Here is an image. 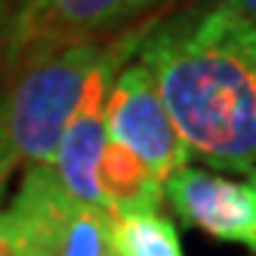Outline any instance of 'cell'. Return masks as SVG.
Returning a JSON list of instances; mask_svg holds the SVG:
<instances>
[{
  "label": "cell",
  "instance_id": "cell-1",
  "mask_svg": "<svg viewBox=\"0 0 256 256\" xmlns=\"http://www.w3.org/2000/svg\"><path fill=\"white\" fill-rule=\"evenodd\" d=\"M188 158L256 167V22L213 6L152 22L136 50Z\"/></svg>",
  "mask_w": 256,
  "mask_h": 256
},
{
  "label": "cell",
  "instance_id": "cell-2",
  "mask_svg": "<svg viewBox=\"0 0 256 256\" xmlns=\"http://www.w3.org/2000/svg\"><path fill=\"white\" fill-rule=\"evenodd\" d=\"M0 256H118L112 213L74 198L50 164H28L0 207Z\"/></svg>",
  "mask_w": 256,
  "mask_h": 256
},
{
  "label": "cell",
  "instance_id": "cell-3",
  "mask_svg": "<svg viewBox=\"0 0 256 256\" xmlns=\"http://www.w3.org/2000/svg\"><path fill=\"white\" fill-rule=\"evenodd\" d=\"M112 38L84 40L31 62L19 71L10 99L0 105L6 142L16 164H50L93 71Z\"/></svg>",
  "mask_w": 256,
  "mask_h": 256
},
{
  "label": "cell",
  "instance_id": "cell-4",
  "mask_svg": "<svg viewBox=\"0 0 256 256\" xmlns=\"http://www.w3.org/2000/svg\"><path fill=\"white\" fill-rule=\"evenodd\" d=\"M158 0H4L0 6V59L22 71L50 52L130 28Z\"/></svg>",
  "mask_w": 256,
  "mask_h": 256
},
{
  "label": "cell",
  "instance_id": "cell-5",
  "mask_svg": "<svg viewBox=\"0 0 256 256\" xmlns=\"http://www.w3.org/2000/svg\"><path fill=\"white\" fill-rule=\"evenodd\" d=\"M105 130L108 139L133 152L160 182L188 160L148 68L139 59L124 65L112 80L105 99Z\"/></svg>",
  "mask_w": 256,
  "mask_h": 256
},
{
  "label": "cell",
  "instance_id": "cell-6",
  "mask_svg": "<svg viewBox=\"0 0 256 256\" xmlns=\"http://www.w3.org/2000/svg\"><path fill=\"white\" fill-rule=\"evenodd\" d=\"M164 198L182 222L256 253V167L232 179L186 164L164 182Z\"/></svg>",
  "mask_w": 256,
  "mask_h": 256
},
{
  "label": "cell",
  "instance_id": "cell-7",
  "mask_svg": "<svg viewBox=\"0 0 256 256\" xmlns=\"http://www.w3.org/2000/svg\"><path fill=\"white\" fill-rule=\"evenodd\" d=\"M96 186L102 194V207L120 213V210H154L164 200V182L145 167V164L126 152L124 145L105 139L99 167H96Z\"/></svg>",
  "mask_w": 256,
  "mask_h": 256
},
{
  "label": "cell",
  "instance_id": "cell-8",
  "mask_svg": "<svg viewBox=\"0 0 256 256\" xmlns=\"http://www.w3.org/2000/svg\"><path fill=\"white\" fill-rule=\"evenodd\" d=\"M112 241L118 256H186L176 226L160 207L112 213Z\"/></svg>",
  "mask_w": 256,
  "mask_h": 256
},
{
  "label": "cell",
  "instance_id": "cell-9",
  "mask_svg": "<svg viewBox=\"0 0 256 256\" xmlns=\"http://www.w3.org/2000/svg\"><path fill=\"white\" fill-rule=\"evenodd\" d=\"M12 167H16V158H12V148H10V142H6L4 124H0V186L6 182V176L12 173Z\"/></svg>",
  "mask_w": 256,
  "mask_h": 256
},
{
  "label": "cell",
  "instance_id": "cell-10",
  "mask_svg": "<svg viewBox=\"0 0 256 256\" xmlns=\"http://www.w3.org/2000/svg\"><path fill=\"white\" fill-rule=\"evenodd\" d=\"M226 6L234 10L238 16H244V19L256 22V0H226Z\"/></svg>",
  "mask_w": 256,
  "mask_h": 256
},
{
  "label": "cell",
  "instance_id": "cell-11",
  "mask_svg": "<svg viewBox=\"0 0 256 256\" xmlns=\"http://www.w3.org/2000/svg\"><path fill=\"white\" fill-rule=\"evenodd\" d=\"M0 6H4V0H0Z\"/></svg>",
  "mask_w": 256,
  "mask_h": 256
}]
</instances>
